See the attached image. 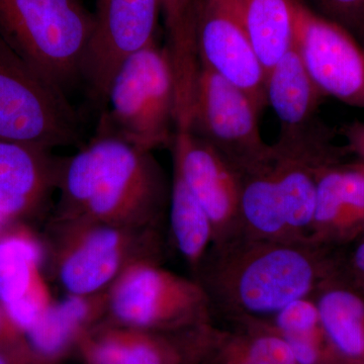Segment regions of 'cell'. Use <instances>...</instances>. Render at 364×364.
<instances>
[{
	"mask_svg": "<svg viewBox=\"0 0 364 364\" xmlns=\"http://www.w3.org/2000/svg\"><path fill=\"white\" fill-rule=\"evenodd\" d=\"M342 247L312 241L237 236L212 246L193 277L214 314L231 322L269 320L298 299L341 279Z\"/></svg>",
	"mask_w": 364,
	"mask_h": 364,
	"instance_id": "cell-1",
	"label": "cell"
},
{
	"mask_svg": "<svg viewBox=\"0 0 364 364\" xmlns=\"http://www.w3.org/2000/svg\"><path fill=\"white\" fill-rule=\"evenodd\" d=\"M58 191L54 215L135 229H161L170 198L152 151L102 132L64 158Z\"/></svg>",
	"mask_w": 364,
	"mask_h": 364,
	"instance_id": "cell-2",
	"label": "cell"
},
{
	"mask_svg": "<svg viewBox=\"0 0 364 364\" xmlns=\"http://www.w3.org/2000/svg\"><path fill=\"white\" fill-rule=\"evenodd\" d=\"M164 243L161 229L54 215L43 245L53 279L66 296H92L107 293L124 270L138 261L162 262Z\"/></svg>",
	"mask_w": 364,
	"mask_h": 364,
	"instance_id": "cell-3",
	"label": "cell"
},
{
	"mask_svg": "<svg viewBox=\"0 0 364 364\" xmlns=\"http://www.w3.org/2000/svg\"><path fill=\"white\" fill-rule=\"evenodd\" d=\"M92 26L80 0H0V38L64 93L80 79Z\"/></svg>",
	"mask_w": 364,
	"mask_h": 364,
	"instance_id": "cell-4",
	"label": "cell"
},
{
	"mask_svg": "<svg viewBox=\"0 0 364 364\" xmlns=\"http://www.w3.org/2000/svg\"><path fill=\"white\" fill-rule=\"evenodd\" d=\"M100 130L152 151L176 134V86L168 55L156 42L136 52L112 78Z\"/></svg>",
	"mask_w": 364,
	"mask_h": 364,
	"instance_id": "cell-5",
	"label": "cell"
},
{
	"mask_svg": "<svg viewBox=\"0 0 364 364\" xmlns=\"http://www.w3.org/2000/svg\"><path fill=\"white\" fill-rule=\"evenodd\" d=\"M107 322L149 331L179 333L213 324L207 291L193 277L142 260L124 270L107 291Z\"/></svg>",
	"mask_w": 364,
	"mask_h": 364,
	"instance_id": "cell-6",
	"label": "cell"
},
{
	"mask_svg": "<svg viewBox=\"0 0 364 364\" xmlns=\"http://www.w3.org/2000/svg\"><path fill=\"white\" fill-rule=\"evenodd\" d=\"M65 93L41 77L0 38V141L53 150L81 142Z\"/></svg>",
	"mask_w": 364,
	"mask_h": 364,
	"instance_id": "cell-7",
	"label": "cell"
},
{
	"mask_svg": "<svg viewBox=\"0 0 364 364\" xmlns=\"http://www.w3.org/2000/svg\"><path fill=\"white\" fill-rule=\"evenodd\" d=\"M260 112L247 93L200 65L189 131L221 153L240 176L273 157V146L261 136Z\"/></svg>",
	"mask_w": 364,
	"mask_h": 364,
	"instance_id": "cell-8",
	"label": "cell"
},
{
	"mask_svg": "<svg viewBox=\"0 0 364 364\" xmlns=\"http://www.w3.org/2000/svg\"><path fill=\"white\" fill-rule=\"evenodd\" d=\"M159 0H97L93 26L80 68L90 97L107 104L117 70L155 42Z\"/></svg>",
	"mask_w": 364,
	"mask_h": 364,
	"instance_id": "cell-9",
	"label": "cell"
},
{
	"mask_svg": "<svg viewBox=\"0 0 364 364\" xmlns=\"http://www.w3.org/2000/svg\"><path fill=\"white\" fill-rule=\"evenodd\" d=\"M294 45L324 97L364 109V48L350 32L296 0Z\"/></svg>",
	"mask_w": 364,
	"mask_h": 364,
	"instance_id": "cell-10",
	"label": "cell"
},
{
	"mask_svg": "<svg viewBox=\"0 0 364 364\" xmlns=\"http://www.w3.org/2000/svg\"><path fill=\"white\" fill-rule=\"evenodd\" d=\"M173 168L210 219L213 245L240 233V174L221 153L191 131L174 134Z\"/></svg>",
	"mask_w": 364,
	"mask_h": 364,
	"instance_id": "cell-11",
	"label": "cell"
},
{
	"mask_svg": "<svg viewBox=\"0 0 364 364\" xmlns=\"http://www.w3.org/2000/svg\"><path fill=\"white\" fill-rule=\"evenodd\" d=\"M200 65L247 93L262 111L265 71L242 21L238 0H203L198 23Z\"/></svg>",
	"mask_w": 364,
	"mask_h": 364,
	"instance_id": "cell-12",
	"label": "cell"
},
{
	"mask_svg": "<svg viewBox=\"0 0 364 364\" xmlns=\"http://www.w3.org/2000/svg\"><path fill=\"white\" fill-rule=\"evenodd\" d=\"M213 324L165 333L105 321L79 339L75 352L83 364H203Z\"/></svg>",
	"mask_w": 364,
	"mask_h": 364,
	"instance_id": "cell-13",
	"label": "cell"
},
{
	"mask_svg": "<svg viewBox=\"0 0 364 364\" xmlns=\"http://www.w3.org/2000/svg\"><path fill=\"white\" fill-rule=\"evenodd\" d=\"M63 159L46 148L0 141V218L9 224L44 210L58 191Z\"/></svg>",
	"mask_w": 364,
	"mask_h": 364,
	"instance_id": "cell-14",
	"label": "cell"
},
{
	"mask_svg": "<svg viewBox=\"0 0 364 364\" xmlns=\"http://www.w3.org/2000/svg\"><path fill=\"white\" fill-rule=\"evenodd\" d=\"M364 232V162L318 170L311 239L343 247Z\"/></svg>",
	"mask_w": 364,
	"mask_h": 364,
	"instance_id": "cell-15",
	"label": "cell"
},
{
	"mask_svg": "<svg viewBox=\"0 0 364 364\" xmlns=\"http://www.w3.org/2000/svg\"><path fill=\"white\" fill-rule=\"evenodd\" d=\"M43 243L25 230L0 235V305L6 310L37 315L52 305L43 267Z\"/></svg>",
	"mask_w": 364,
	"mask_h": 364,
	"instance_id": "cell-16",
	"label": "cell"
},
{
	"mask_svg": "<svg viewBox=\"0 0 364 364\" xmlns=\"http://www.w3.org/2000/svg\"><path fill=\"white\" fill-rule=\"evenodd\" d=\"M107 293L66 296L53 301L36 324L25 333L28 346L37 355L55 364L75 351L86 332L107 321Z\"/></svg>",
	"mask_w": 364,
	"mask_h": 364,
	"instance_id": "cell-17",
	"label": "cell"
},
{
	"mask_svg": "<svg viewBox=\"0 0 364 364\" xmlns=\"http://www.w3.org/2000/svg\"><path fill=\"white\" fill-rule=\"evenodd\" d=\"M323 97L294 45L265 76V100L279 119V139L291 140L316 130V112Z\"/></svg>",
	"mask_w": 364,
	"mask_h": 364,
	"instance_id": "cell-18",
	"label": "cell"
},
{
	"mask_svg": "<svg viewBox=\"0 0 364 364\" xmlns=\"http://www.w3.org/2000/svg\"><path fill=\"white\" fill-rule=\"evenodd\" d=\"M203 0H159L166 28V50L176 86V121L188 124L193 114L200 62L198 23Z\"/></svg>",
	"mask_w": 364,
	"mask_h": 364,
	"instance_id": "cell-19",
	"label": "cell"
},
{
	"mask_svg": "<svg viewBox=\"0 0 364 364\" xmlns=\"http://www.w3.org/2000/svg\"><path fill=\"white\" fill-rule=\"evenodd\" d=\"M233 329L213 325L203 364H298L267 321H233Z\"/></svg>",
	"mask_w": 364,
	"mask_h": 364,
	"instance_id": "cell-20",
	"label": "cell"
},
{
	"mask_svg": "<svg viewBox=\"0 0 364 364\" xmlns=\"http://www.w3.org/2000/svg\"><path fill=\"white\" fill-rule=\"evenodd\" d=\"M323 327L343 364H364V296L341 279L314 296Z\"/></svg>",
	"mask_w": 364,
	"mask_h": 364,
	"instance_id": "cell-21",
	"label": "cell"
},
{
	"mask_svg": "<svg viewBox=\"0 0 364 364\" xmlns=\"http://www.w3.org/2000/svg\"><path fill=\"white\" fill-rule=\"evenodd\" d=\"M238 6L249 40L267 76L293 48L296 0H238Z\"/></svg>",
	"mask_w": 364,
	"mask_h": 364,
	"instance_id": "cell-22",
	"label": "cell"
},
{
	"mask_svg": "<svg viewBox=\"0 0 364 364\" xmlns=\"http://www.w3.org/2000/svg\"><path fill=\"white\" fill-rule=\"evenodd\" d=\"M267 321L293 353L298 364H343L323 327L314 296L298 299Z\"/></svg>",
	"mask_w": 364,
	"mask_h": 364,
	"instance_id": "cell-23",
	"label": "cell"
},
{
	"mask_svg": "<svg viewBox=\"0 0 364 364\" xmlns=\"http://www.w3.org/2000/svg\"><path fill=\"white\" fill-rule=\"evenodd\" d=\"M169 221L174 245L196 274L212 247L214 233L205 210L174 168L170 186Z\"/></svg>",
	"mask_w": 364,
	"mask_h": 364,
	"instance_id": "cell-24",
	"label": "cell"
},
{
	"mask_svg": "<svg viewBox=\"0 0 364 364\" xmlns=\"http://www.w3.org/2000/svg\"><path fill=\"white\" fill-rule=\"evenodd\" d=\"M326 18L364 36V0H316Z\"/></svg>",
	"mask_w": 364,
	"mask_h": 364,
	"instance_id": "cell-25",
	"label": "cell"
},
{
	"mask_svg": "<svg viewBox=\"0 0 364 364\" xmlns=\"http://www.w3.org/2000/svg\"><path fill=\"white\" fill-rule=\"evenodd\" d=\"M342 254L341 280L364 296V232Z\"/></svg>",
	"mask_w": 364,
	"mask_h": 364,
	"instance_id": "cell-26",
	"label": "cell"
},
{
	"mask_svg": "<svg viewBox=\"0 0 364 364\" xmlns=\"http://www.w3.org/2000/svg\"><path fill=\"white\" fill-rule=\"evenodd\" d=\"M28 346L25 334L9 318L0 305V351L13 350Z\"/></svg>",
	"mask_w": 364,
	"mask_h": 364,
	"instance_id": "cell-27",
	"label": "cell"
},
{
	"mask_svg": "<svg viewBox=\"0 0 364 364\" xmlns=\"http://www.w3.org/2000/svg\"><path fill=\"white\" fill-rule=\"evenodd\" d=\"M347 149L354 153L360 161L364 162V123L355 121L343 128Z\"/></svg>",
	"mask_w": 364,
	"mask_h": 364,
	"instance_id": "cell-28",
	"label": "cell"
},
{
	"mask_svg": "<svg viewBox=\"0 0 364 364\" xmlns=\"http://www.w3.org/2000/svg\"><path fill=\"white\" fill-rule=\"evenodd\" d=\"M0 364H55L41 358L30 346L0 351Z\"/></svg>",
	"mask_w": 364,
	"mask_h": 364,
	"instance_id": "cell-29",
	"label": "cell"
}]
</instances>
